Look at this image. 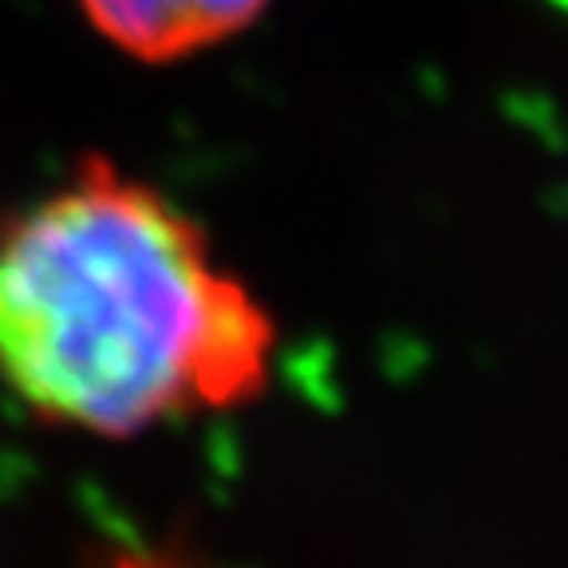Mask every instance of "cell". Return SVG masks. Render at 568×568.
Returning a JSON list of instances; mask_svg holds the SVG:
<instances>
[{
  "label": "cell",
  "instance_id": "1",
  "mask_svg": "<svg viewBox=\"0 0 568 568\" xmlns=\"http://www.w3.org/2000/svg\"><path fill=\"white\" fill-rule=\"evenodd\" d=\"M276 347L205 225L106 154L0 217V383L40 423L126 443L253 407Z\"/></svg>",
  "mask_w": 568,
  "mask_h": 568
},
{
  "label": "cell",
  "instance_id": "3",
  "mask_svg": "<svg viewBox=\"0 0 568 568\" xmlns=\"http://www.w3.org/2000/svg\"><path fill=\"white\" fill-rule=\"evenodd\" d=\"M91 568H210L182 545H119L95 557Z\"/></svg>",
  "mask_w": 568,
  "mask_h": 568
},
{
  "label": "cell",
  "instance_id": "2",
  "mask_svg": "<svg viewBox=\"0 0 568 568\" xmlns=\"http://www.w3.org/2000/svg\"><path fill=\"white\" fill-rule=\"evenodd\" d=\"M91 32L139 63H178L230 44L273 0H75Z\"/></svg>",
  "mask_w": 568,
  "mask_h": 568
}]
</instances>
